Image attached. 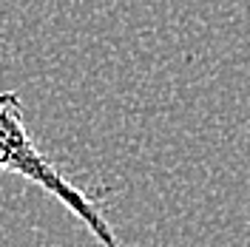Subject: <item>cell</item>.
<instances>
[{
    "label": "cell",
    "instance_id": "1",
    "mask_svg": "<svg viewBox=\"0 0 250 247\" xmlns=\"http://www.w3.org/2000/svg\"><path fill=\"white\" fill-rule=\"evenodd\" d=\"M0 173H15L31 185L43 187L65 210H71L103 247H123L97 202L100 196H88L85 190H80L71 179L62 176L51 156L37 148L26 125L23 100L15 91H0Z\"/></svg>",
    "mask_w": 250,
    "mask_h": 247
}]
</instances>
